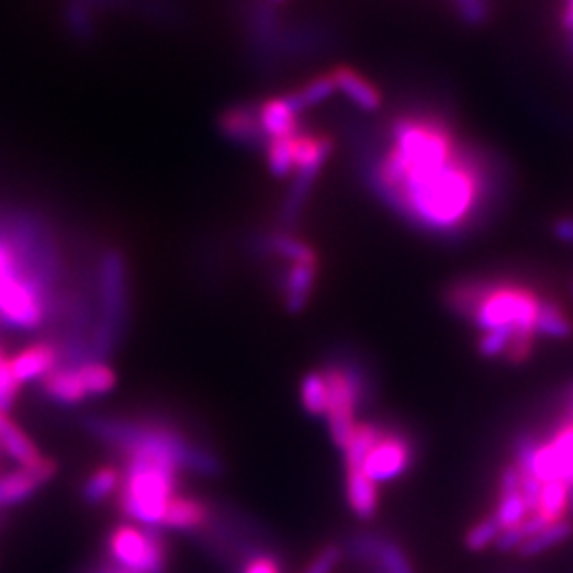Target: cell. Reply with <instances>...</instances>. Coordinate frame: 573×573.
<instances>
[{
  "mask_svg": "<svg viewBox=\"0 0 573 573\" xmlns=\"http://www.w3.org/2000/svg\"><path fill=\"white\" fill-rule=\"evenodd\" d=\"M414 450L413 440L397 431V429H384L381 442L372 448V452L361 463L363 474L379 482H391L395 478L406 474L413 468Z\"/></svg>",
  "mask_w": 573,
  "mask_h": 573,
  "instance_id": "cell-6",
  "label": "cell"
},
{
  "mask_svg": "<svg viewBox=\"0 0 573 573\" xmlns=\"http://www.w3.org/2000/svg\"><path fill=\"white\" fill-rule=\"evenodd\" d=\"M499 533H502V527H499L497 518L491 514V516L482 518L478 525H474V527L468 531L465 546H468V550H472V552H480V550L488 548L491 543H495L497 538H499Z\"/></svg>",
  "mask_w": 573,
  "mask_h": 573,
  "instance_id": "cell-28",
  "label": "cell"
},
{
  "mask_svg": "<svg viewBox=\"0 0 573 573\" xmlns=\"http://www.w3.org/2000/svg\"><path fill=\"white\" fill-rule=\"evenodd\" d=\"M9 368L20 384L26 382L41 381L47 377L60 361V350L58 345L52 342H36L24 350H20L15 357L7 359Z\"/></svg>",
  "mask_w": 573,
  "mask_h": 573,
  "instance_id": "cell-11",
  "label": "cell"
},
{
  "mask_svg": "<svg viewBox=\"0 0 573 573\" xmlns=\"http://www.w3.org/2000/svg\"><path fill=\"white\" fill-rule=\"evenodd\" d=\"M350 557L368 573H414L408 554L393 540L359 533L350 540Z\"/></svg>",
  "mask_w": 573,
  "mask_h": 573,
  "instance_id": "cell-7",
  "label": "cell"
},
{
  "mask_svg": "<svg viewBox=\"0 0 573 573\" xmlns=\"http://www.w3.org/2000/svg\"><path fill=\"white\" fill-rule=\"evenodd\" d=\"M509 340H512V329H506V327L488 329V332H482V336L478 340V350L486 359L504 357L508 350Z\"/></svg>",
  "mask_w": 573,
  "mask_h": 573,
  "instance_id": "cell-29",
  "label": "cell"
},
{
  "mask_svg": "<svg viewBox=\"0 0 573 573\" xmlns=\"http://www.w3.org/2000/svg\"><path fill=\"white\" fill-rule=\"evenodd\" d=\"M573 536V520H559V523H552V525H546L541 531H538L536 536H531L529 540L525 541L520 548H518V554L523 559H533L541 552L554 548V546H561L563 541L570 540Z\"/></svg>",
  "mask_w": 573,
  "mask_h": 573,
  "instance_id": "cell-20",
  "label": "cell"
},
{
  "mask_svg": "<svg viewBox=\"0 0 573 573\" xmlns=\"http://www.w3.org/2000/svg\"><path fill=\"white\" fill-rule=\"evenodd\" d=\"M536 334L550 340H568L573 336V318L559 302L543 297Z\"/></svg>",
  "mask_w": 573,
  "mask_h": 573,
  "instance_id": "cell-18",
  "label": "cell"
},
{
  "mask_svg": "<svg viewBox=\"0 0 573 573\" xmlns=\"http://www.w3.org/2000/svg\"><path fill=\"white\" fill-rule=\"evenodd\" d=\"M336 92V86H334V79L332 75H318L315 79H311L304 88H300L297 92H293V100L297 102L300 111H308V109H315L321 102H325L327 98H332Z\"/></svg>",
  "mask_w": 573,
  "mask_h": 573,
  "instance_id": "cell-26",
  "label": "cell"
},
{
  "mask_svg": "<svg viewBox=\"0 0 573 573\" xmlns=\"http://www.w3.org/2000/svg\"><path fill=\"white\" fill-rule=\"evenodd\" d=\"M347 502L359 520H372L379 512V484L363 470H347Z\"/></svg>",
  "mask_w": 573,
  "mask_h": 573,
  "instance_id": "cell-16",
  "label": "cell"
},
{
  "mask_svg": "<svg viewBox=\"0 0 573 573\" xmlns=\"http://www.w3.org/2000/svg\"><path fill=\"white\" fill-rule=\"evenodd\" d=\"M529 514H531V512H529L527 504H525L523 493H520V491H514V493L499 495V504H497V509H495L493 516L497 518V523H499V527H502V531H504V529H509V527L523 523Z\"/></svg>",
  "mask_w": 573,
  "mask_h": 573,
  "instance_id": "cell-27",
  "label": "cell"
},
{
  "mask_svg": "<svg viewBox=\"0 0 573 573\" xmlns=\"http://www.w3.org/2000/svg\"><path fill=\"white\" fill-rule=\"evenodd\" d=\"M570 512H572L573 516V486L570 488Z\"/></svg>",
  "mask_w": 573,
  "mask_h": 573,
  "instance_id": "cell-38",
  "label": "cell"
},
{
  "mask_svg": "<svg viewBox=\"0 0 573 573\" xmlns=\"http://www.w3.org/2000/svg\"><path fill=\"white\" fill-rule=\"evenodd\" d=\"M117 486H122V472L113 465H104L86 480L83 491H81L83 502H88L90 506L100 504L102 499L111 497L117 491Z\"/></svg>",
  "mask_w": 573,
  "mask_h": 573,
  "instance_id": "cell-22",
  "label": "cell"
},
{
  "mask_svg": "<svg viewBox=\"0 0 573 573\" xmlns=\"http://www.w3.org/2000/svg\"><path fill=\"white\" fill-rule=\"evenodd\" d=\"M211 523V508L193 497L175 495L168 502L161 527L172 531H198Z\"/></svg>",
  "mask_w": 573,
  "mask_h": 573,
  "instance_id": "cell-14",
  "label": "cell"
},
{
  "mask_svg": "<svg viewBox=\"0 0 573 573\" xmlns=\"http://www.w3.org/2000/svg\"><path fill=\"white\" fill-rule=\"evenodd\" d=\"M554 234L565 240V243H572L573 245V217H561L559 222L554 223Z\"/></svg>",
  "mask_w": 573,
  "mask_h": 573,
  "instance_id": "cell-34",
  "label": "cell"
},
{
  "mask_svg": "<svg viewBox=\"0 0 573 573\" xmlns=\"http://www.w3.org/2000/svg\"><path fill=\"white\" fill-rule=\"evenodd\" d=\"M318 274V257H302V259H293L289 261V268L285 270L281 291H283V302L289 313L297 315L306 308L313 289L317 283Z\"/></svg>",
  "mask_w": 573,
  "mask_h": 573,
  "instance_id": "cell-9",
  "label": "cell"
},
{
  "mask_svg": "<svg viewBox=\"0 0 573 573\" xmlns=\"http://www.w3.org/2000/svg\"><path fill=\"white\" fill-rule=\"evenodd\" d=\"M20 382L15 381L11 368H9V361L4 359L0 363V413H9L18 400V393H20Z\"/></svg>",
  "mask_w": 573,
  "mask_h": 573,
  "instance_id": "cell-30",
  "label": "cell"
},
{
  "mask_svg": "<svg viewBox=\"0 0 573 573\" xmlns=\"http://www.w3.org/2000/svg\"><path fill=\"white\" fill-rule=\"evenodd\" d=\"M329 75L334 79L336 92L347 96L357 109L368 111V113L381 109V90L368 77H363L359 70L350 68L347 64H340Z\"/></svg>",
  "mask_w": 573,
  "mask_h": 573,
  "instance_id": "cell-12",
  "label": "cell"
},
{
  "mask_svg": "<svg viewBox=\"0 0 573 573\" xmlns=\"http://www.w3.org/2000/svg\"><path fill=\"white\" fill-rule=\"evenodd\" d=\"M0 448H2V445H0Z\"/></svg>",
  "mask_w": 573,
  "mask_h": 573,
  "instance_id": "cell-40",
  "label": "cell"
},
{
  "mask_svg": "<svg viewBox=\"0 0 573 573\" xmlns=\"http://www.w3.org/2000/svg\"><path fill=\"white\" fill-rule=\"evenodd\" d=\"M454 2H457V9H459V15L472 26L482 24L488 15V2L486 0H454Z\"/></svg>",
  "mask_w": 573,
  "mask_h": 573,
  "instance_id": "cell-31",
  "label": "cell"
},
{
  "mask_svg": "<svg viewBox=\"0 0 573 573\" xmlns=\"http://www.w3.org/2000/svg\"><path fill=\"white\" fill-rule=\"evenodd\" d=\"M240 573H283L279 559L270 554H255L245 565Z\"/></svg>",
  "mask_w": 573,
  "mask_h": 573,
  "instance_id": "cell-33",
  "label": "cell"
},
{
  "mask_svg": "<svg viewBox=\"0 0 573 573\" xmlns=\"http://www.w3.org/2000/svg\"><path fill=\"white\" fill-rule=\"evenodd\" d=\"M220 127H222L223 136H227L229 141H234L238 145H245V147L266 145V136L259 124L257 109L249 104H236V106L223 111Z\"/></svg>",
  "mask_w": 573,
  "mask_h": 573,
  "instance_id": "cell-13",
  "label": "cell"
},
{
  "mask_svg": "<svg viewBox=\"0 0 573 573\" xmlns=\"http://www.w3.org/2000/svg\"><path fill=\"white\" fill-rule=\"evenodd\" d=\"M300 395H302V404L304 411L313 416H325L327 408V382L323 370L317 372H308L300 386Z\"/></svg>",
  "mask_w": 573,
  "mask_h": 573,
  "instance_id": "cell-25",
  "label": "cell"
},
{
  "mask_svg": "<svg viewBox=\"0 0 573 573\" xmlns=\"http://www.w3.org/2000/svg\"><path fill=\"white\" fill-rule=\"evenodd\" d=\"M56 463L52 459H38L32 465H22L20 470L0 478V499L2 506H18L32 497L43 484L56 476Z\"/></svg>",
  "mask_w": 573,
  "mask_h": 573,
  "instance_id": "cell-8",
  "label": "cell"
},
{
  "mask_svg": "<svg viewBox=\"0 0 573 573\" xmlns=\"http://www.w3.org/2000/svg\"><path fill=\"white\" fill-rule=\"evenodd\" d=\"M300 106L293 100V96H281V98H268L257 106L259 124L263 130L266 143L270 138H283L293 136L300 132Z\"/></svg>",
  "mask_w": 573,
  "mask_h": 573,
  "instance_id": "cell-10",
  "label": "cell"
},
{
  "mask_svg": "<svg viewBox=\"0 0 573 573\" xmlns=\"http://www.w3.org/2000/svg\"><path fill=\"white\" fill-rule=\"evenodd\" d=\"M445 302L454 315L470 318L480 332L506 327L512 329V340L538 338L536 325L543 297L531 286L470 279L448 286Z\"/></svg>",
  "mask_w": 573,
  "mask_h": 573,
  "instance_id": "cell-2",
  "label": "cell"
},
{
  "mask_svg": "<svg viewBox=\"0 0 573 573\" xmlns=\"http://www.w3.org/2000/svg\"><path fill=\"white\" fill-rule=\"evenodd\" d=\"M94 327L90 336V352L96 361H106V357L117 349L124 336L130 315V286L124 255L115 249L104 251L98 263L96 281Z\"/></svg>",
  "mask_w": 573,
  "mask_h": 573,
  "instance_id": "cell-3",
  "label": "cell"
},
{
  "mask_svg": "<svg viewBox=\"0 0 573 573\" xmlns=\"http://www.w3.org/2000/svg\"><path fill=\"white\" fill-rule=\"evenodd\" d=\"M0 445L20 465H32L38 459H43L38 454V448L32 445L31 438L4 413H0Z\"/></svg>",
  "mask_w": 573,
  "mask_h": 573,
  "instance_id": "cell-17",
  "label": "cell"
},
{
  "mask_svg": "<svg viewBox=\"0 0 573 573\" xmlns=\"http://www.w3.org/2000/svg\"><path fill=\"white\" fill-rule=\"evenodd\" d=\"M338 561H340V548L327 546V548H323V550L318 552L317 557H315V561L311 563V568L306 570V573H332L336 570Z\"/></svg>",
  "mask_w": 573,
  "mask_h": 573,
  "instance_id": "cell-32",
  "label": "cell"
},
{
  "mask_svg": "<svg viewBox=\"0 0 573 573\" xmlns=\"http://www.w3.org/2000/svg\"><path fill=\"white\" fill-rule=\"evenodd\" d=\"M561 420H573V384L563 393V400H561Z\"/></svg>",
  "mask_w": 573,
  "mask_h": 573,
  "instance_id": "cell-35",
  "label": "cell"
},
{
  "mask_svg": "<svg viewBox=\"0 0 573 573\" xmlns=\"http://www.w3.org/2000/svg\"><path fill=\"white\" fill-rule=\"evenodd\" d=\"M384 427L377 423H357L345 452L347 470H361V463L372 452V448L381 442Z\"/></svg>",
  "mask_w": 573,
  "mask_h": 573,
  "instance_id": "cell-19",
  "label": "cell"
},
{
  "mask_svg": "<svg viewBox=\"0 0 573 573\" xmlns=\"http://www.w3.org/2000/svg\"><path fill=\"white\" fill-rule=\"evenodd\" d=\"M2 361H4V355H2V349H0V363H2Z\"/></svg>",
  "mask_w": 573,
  "mask_h": 573,
  "instance_id": "cell-39",
  "label": "cell"
},
{
  "mask_svg": "<svg viewBox=\"0 0 573 573\" xmlns=\"http://www.w3.org/2000/svg\"><path fill=\"white\" fill-rule=\"evenodd\" d=\"M41 389L52 402L63 406H77L88 397L77 368L70 366H56L47 377L41 379Z\"/></svg>",
  "mask_w": 573,
  "mask_h": 573,
  "instance_id": "cell-15",
  "label": "cell"
},
{
  "mask_svg": "<svg viewBox=\"0 0 573 573\" xmlns=\"http://www.w3.org/2000/svg\"><path fill=\"white\" fill-rule=\"evenodd\" d=\"M77 372H79L81 382H83V386L88 391V397L90 395H104V393L113 391L115 384H117V377H115L113 368L106 361L90 359V361L81 363L77 368Z\"/></svg>",
  "mask_w": 573,
  "mask_h": 573,
  "instance_id": "cell-23",
  "label": "cell"
},
{
  "mask_svg": "<svg viewBox=\"0 0 573 573\" xmlns=\"http://www.w3.org/2000/svg\"><path fill=\"white\" fill-rule=\"evenodd\" d=\"M90 573H134L132 570H127L124 565H120V563H115V561H111V563H102V565H98Z\"/></svg>",
  "mask_w": 573,
  "mask_h": 573,
  "instance_id": "cell-36",
  "label": "cell"
},
{
  "mask_svg": "<svg viewBox=\"0 0 573 573\" xmlns=\"http://www.w3.org/2000/svg\"><path fill=\"white\" fill-rule=\"evenodd\" d=\"M111 559L134 573L168 572V543L159 529L120 525L109 536Z\"/></svg>",
  "mask_w": 573,
  "mask_h": 573,
  "instance_id": "cell-5",
  "label": "cell"
},
{
  "mask_svg": "<svg viewBox=\"0 0 573 573\" xmlns=\"http://www.w3.org/2000/svg\"><path fill=\"white\" fill-rule=\"evenodd\" d=\"M563 29L572 34L573 38V0H568L565 13H563Z\"/></svg>",
  "mask_w": 573,
  "mask_h": 573,
  "instance_id": "cell-37",
  "label": "cell"
},
{
  "mask_svg": "<svg viewBox=\"0 0 573 573\" xmlns=\"http://www.w3.org/2000/svg\"><path fill=\"white\" fill-rule=\"evenodd\" d=\"M293 136H283V138H270L266 143V159H268V168L277 179H286L289 175H293Z\"/></svg>",
  "mask_w": 573,
  "mask_h": 573,
  "instance_id": "cell-24",
  "label": "cell"
},
{
  "mask_svg": "<svg viewBox=\"0 0 573 573\" xmlns=\"http://www.w3.org/2000/svg\"><path fill=\"white\" fill-rule=\"evenodd\" d=\"M374 166V186L408 222L457 234L474 222L491 188L488 166L436 115H402Z\"/></svg>",
  "mask_w": 573,
  "mask_h": 573,
  "instance_id": "cell-1",
  "label": "cell"
},
{
  "mask_svg": "<svg viewBox=\"0 0 573 573\" xmlns=\"http://www.w3.org/2000/svg\"><path fill=\"white\" fill-rule=\"evenodd\" d=\"M570 512V486L565 482H546L541 488L540 506L536 514L548 525L565 520Z\"/></svg>",
  "mask_w": 573,
  "mask_h": 573,
  "instance_id": "cell-21",
  "label": "cell"
},
{
  "mask_svg": "<svg viewBox=\"0 0 573 573\" xmlns=\"http://www.w3.org/2000/svg\"><path fill=\"white\" fill-rule=\"evenodd\" d=\"M323 374L327 382L325 418L329 425V434L334 445L345 450L357 427V408L366 402L370 393L368 379L361 370H357L350 363H332L323 370Z\"/></svg>",
  "mask_w": 573,
  "mask_h": 573,
  "instance_id": "cell-4",
  "label": "cell"
}]
</instances>
